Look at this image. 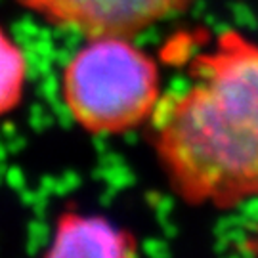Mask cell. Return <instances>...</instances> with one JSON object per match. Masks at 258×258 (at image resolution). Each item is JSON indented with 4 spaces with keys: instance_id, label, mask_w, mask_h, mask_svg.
Segmentation results:
<instances>
[{
    "instance_id": "cell-1",
    "label": "cell",
    "mask_w": 258,
    "mask_h": 258,
    "mask_svg": "<svg viewBox=\"0 0 258 258\" xmlns=\"http://www.w3.org/2000/svg\"><path fill=\"white\" fill-rule=\"evenodd\" d=\"M149 142L168 189L195 209L258 201V40L226 29L163 94Z\"/></svg>"
},
{
    "instance_id": "cell-2",
    "label": "cell",
    "mask_w": 258,
    "mask_h": 258,
    "mask_svg": "<svg viewBox=\"0 0 258 258\" xmlns=\"http://www.w3.org/2000/svg\"><path fill=\"white\" fill-rule=\"evenodd\" d=\"M161 67L132 37H90L67 57L59 98L79 128L117 138L148 126L163 98Z\"/></svg>"
},
{
    "instance_id": "cell-3",
    "label": "cell",
    "mask_w": 258,
    "mask_h": 258,
    "mask_svg": "<svg viewBox=\"0 0 258 258\" xmlns=\"http://www.w3.org/2000/svg\"><path fill=\"white\" fill-rule=\"evenodd\" d=\"M48 25L90 37H136L184 14L195 0H18Z\"/></svg>"
},
{
    "instance_id": "cell-4",
    "label": "cell",
    "mask_w": 258,
    "mask_h": 258,
    "mask_svg": "<svg viewBox=\"0 0 258 258\" xmlns=\"http://www.w3.org/2000/svg\"><path fill=\"white\" fill-rule=\"evenodd\" d=\"M42 258H140L136 235L96 212L65 209L52 226Z\"/></svg>"
},
{
    "instance_id": "cell-5",
    "label": "cell",
    "mask_w": 258,
    "mask_h": 258,
    "mask_svg": "<svg viewBox=\"0 0 258 258\" xmlns=\"http://www.w3.org/2000/svg\"><path fill=\"white\" fill-rule=\"evenodd\" d=\"M29 79L31 63L25 48L0 25V119L21 107Z\"/></svg>"
},
{
    "instance_id": "cell-6",
    "label": "cell",
    "mask_w": 258,
    "mask_h": 258,
    "mask_svg": "<svg viewBox=\"0 0 258 258\" xmlns=\"http://www.w3.org/2000/svg\"><path fill=\"white\" fill-rule=\"evenodd\" d=\"M245 252L250 254L252 258H258V231L252 237H249V239L245 241Z\"/></svg>"
}]
</instances>
